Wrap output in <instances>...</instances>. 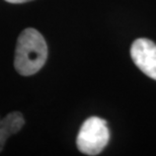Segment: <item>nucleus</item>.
Returning <instances> with one entry per match:
<instances>
[{"mask_svg": "<svg viewBox=\"0 0 156 156\" xmlns=\"http://www.w3.org/2000/svg\"><path fill=\"white\" fill-rule=\"evenodd\" d=\"M131 57L143 73L156 80V44L140 38L134 41L131 47Z\"/></svg>", "mask_w": 156, "mask_h": 156, "instance_id": "3", "label": "nucleus"}, {"mask_svg": "<svg viewBox=\"0 0 156 156\" xmlns=\"http://www.w3.org/2000/svg\"><path fill=\"white\" fill-rule=\"evenodd\" d=\"M110 140L107 122L98 117H90L81 126L76 144L81 153L98 155L104 150Z\"/></svg>", "mask_w": 156, "mask_h": 156, "instance_id": "2", "label": "nucleus"}, {"mask_svg": "<svg viewBox=\"0 0 156 156\" xmlns=\"http://www.w3.org/2000/svg\"><path fill=\"white\" fill-rule=\"evenodd\" d=\"M24 125L23 116L20 112H12L0 121V152L3 150L6 140L20 131Z\"/></svg>", "mask_w": 156, "mask_h": 156, "instance_id": "4", "label": "nucleus"}, {"mask_svg": "<svg viewBox=\"0 0 156 156\" xmlns=\"http://www.w3.org/2000/svg\"><path fill=\"white\" fill-rule=\"evenodd\" d=\"M48 58V46L35 29H26L17 39L14 68L20 75L30 76L40 71Z\"/></svg>", "mask_w": 156, "mask_h": 156, "instance_id": "1", "label": "nucleus"}, {"mask_svg": "<svg viewBox=\"0 0 156 156\" xmlns=\"http://www.w3.org/2000/svg\"><path fill=\"white\" fill-rule=\"evenodd\" d=\"M9 3H13V4H20V3H26L29 1H32V0H5Z\"/></svg>", "mask_w": 156, "mask_h": 156, "instance_id": "5", "label": "nucleus"}]
</instances>
